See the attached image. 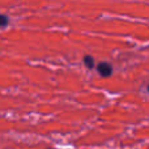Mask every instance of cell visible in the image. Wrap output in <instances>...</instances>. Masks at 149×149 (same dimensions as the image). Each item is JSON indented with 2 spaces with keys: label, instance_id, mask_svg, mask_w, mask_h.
Segmentation results:
<instances>
[{
  "label": "cell",
  "instance_id": "4",
  "mask_svg": "<svg viewBox=\"0 0 149 149\" xmlns=\"http://www.w3.org/2000/svg\"><path fill=\"white\" fill-rule=\"evenodd\" d=\"M148 92H149V85H148Z\"/></svg>",
  "mask_w": 149,
  "mask_h": 149
},
{
  "label": "cell",
  "instance_id": "1",
  "mask_svg": "<svg viewBox=\"0 0 149 149\" xmlns=\"http://www.w3.org/2000/svg\"><path fill=\"white\" fill-rule=\"evenodd\" d=\"M97 71L102 77H110L113 74V65L107 62H101L97 65Z\"/></svg>",
  "mask_w": 149,
  "mask_h": 149
},
{
  "label": "cell",
  "instance_id": "3",
  "mask_svg": "<svg viewBox=\"0 0 149 149\" xmlns=\"http://www.w3.org/2000/svg\"><path fill=\"white\" fill-rule=\"evenodd\" d=\"M8 24H9V17L0 13V28H5Z\"/></svg>",
  "mask_w": 149,
  "mask_h": 149
},
{
  "label": "cell",
  "instance_id": "2",
  "mask_svg": "<svg viewBox=\"0 0 149 149\" xmlns=\"http://www.w3.org/2000/svg\"><path fill=\"white\" fill-rule=\"evenodd\" d=\"M84 64L86 68H89V70H92V68L95 67V62H94V58L90 56V55H85L84 56Z\"/></svg>",
  "mask_w": 149,
  "mask_h": 149
}]
</instances>
